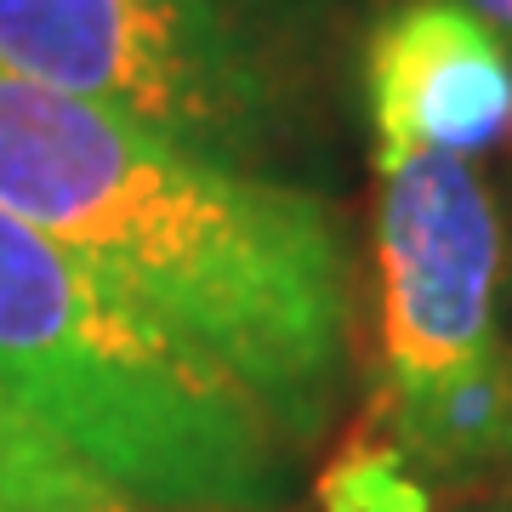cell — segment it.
Segmentation results:
<instances>
[{"mask_svg":"<svg viewBox=\"0 0 512 512\" xmlns=\"http://www.w3.org/2000/svg\"><path fill=\"white\" fill-rule=\"evenodd\" d=\"M501 512H512V507H501Z\"/></svg>","mask_w":512,"mask_h":512,"instance_id":"9c48e42d","label":"cell"},{"mask_svg":"<svg viewBox=\"0 0 512 512\" xmlns=\"http://www.w3.org/2000/svg\"><path fill=\"white\" fill-rule=\"evenodd\" d=\"M467 12H478V18L490 23L501 40H512V0H461Z\"/></svg>","mask_w":512,"mask_h":512,"instance_id":"ba28073f","label":"cell"},{"mask_svg":"<svg viewBox=\"0 0 512 512\" xmlns=\"http://www.w3.org/2000/svg\"><path fill=\"white\" fill-rule=\"evenodd\" d=\"M319 495H325V512H427L433 507V495L410 478V467L382 439L353 444L348 456L325 473Z\"/></svg>","mask_w":512,"mask_h":512,"instance_id":"52a82bcc","label":"cell"},{"mask_svg":"<svg viewBox=\"0 0 512 512\" xmlns=\"http://www.w3.org/2000/svg\"><path fill=\"white\" fill-rule=\"evenodd\" d=\"M0 512H137L0 393Z\"/></svg>","mask_w":512,"mask_h":512,"instance_id":"8992f818","label":"cell"},{"mask_svg":"<svg viewBox=\"0 0 512 512\" xmlns=\"http://www.w3.org/2000/svg\"><path fill=\"white\" fill-rule=\"evenodd\" d=\"M359 97L376 171L416 154L473 160L512 131V52L461 0H404L365 35Z\"/></svg>","mask_w":512,"mask_h":512,"instance_id":"5b68a950","label":"cell"},{"mask_svg":"<svg viewBox=\"0 0 512 512\" xmlns=\"http://www.w3.org/2000/svg\"><path fill=\"white\" fill-rule=\"evenodd\" d=\"M376 439L427 495H512L507 222L461 154L376 171Z\"/></svg>","mask_w":512,"mask_h":512,"instance_id":"277c9868","label":"cell"},{"mask_svg":"<svg viewBox=\"0 0 512 512\" xmlns=\"http://www.w3.org/2000/svg\"><path fill=\"white\" fill-rule=\"evenodd\" d=\"M0 205L325 450L359 376V268L325 188L228 171L0 69Z\"/></svg>","mask_w":512,"mask_h":512,"instance_id":"6da1fadb","label":"cell"},{"mask_svg":"<svg viewBox=\"0 0 512 512\" xmlns=\"http://www.w3.org/2000/svg\"><path fill=\"white\" fill-rule=\"evenodd\" d=\"M0 393L137 512H291L302 456L222 370L0 205Z\"/></svg>","mask_w":512,"mask_h":512,"instance_id":"7a4b0ae2","label":"cell"},{"mask_svg":"<svg viewBox=\"0 0 512 512\" xmlns=\"http://www.w3.org/2000/svg\"><path fill=\"white\" fill-rule=\"evenodd\" d=\"M0 69L228 171L319 188L336 0H0Z\"/></svg>","mask_w":512,"mask_h":512,"instance_id":"3957f363","label":"cell"}]
</instances>
